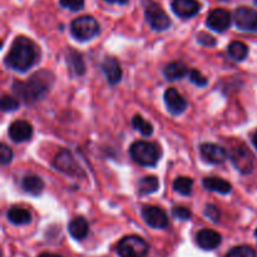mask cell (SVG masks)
Instances as JSON below:
<instances>
[{
	"label": "cell",
	"mask_w": 257,
	"mask_h": 257,
	"mask_svg": "<svg viewBox=\"0 0 257 257\" xmlns=\"http://www.w3.org/2000/svg\"><path fill=\"white\" fill-rule=\"evenodd\" d=\"M231 160H232L233 165L237 168L240 172L247 173L252 170L253 166V155L250 152L246 146H241V147L235 148L231 155Z\"/></svg>",
	"instance_id": "obj_11"
},
{
	"label": "cell",
	"mask_w": 257,
	"mask_h": 257,
	"mask_svg": "<svg viewBox=\"0 0 257 257\" xmlns=\"http://www.w3.org/2000/svg\"><path fill=\"white\" fill-rule=\"evenodd\" d=\"M59 3L63 8H67L73 12H78L84 5V0H60Z\"/></svg>",
	"instance_id": "obj_32"
},
{
	"label": "cell",
	"mask_w": 257,
	"mask_h": 257,
	"mask_svg": "<svg viewBox=\"0 0 257 257\" xmlns=\"http://www.w3.org/2000/svg\"><path fill=\"white\" fill-rule=\"evenodd\" d=\"M206 24L215 32H225L231 25V14L227 10L221 9V8L213 9L212 12L208 13Z\"/></svg>",
	"instance_id": "obj_9"
},
{
	"label": "cell",
	"mask_w": 257,
	"mask_h": 257,
	"mask_svg": "<svg viewBox=\"0 0 257 257\" xmlns=\"http://www.w3.org/2000/svg\"><path fill=\"white\" fill-rule=\"evenodd\" d=\"M132 125L136 131H138V132H140L142 136H145V137H150V136H152L153 133L152 124L148 123L142 115L140 114L135 115L132 119Z\"/></svg>",
	"instance_id": "obj_27"
},
{
	"label": "cell",
	"mask_w": 257,
	"mask_h": 257,
	"mask_svg": "<svg viewBox=\"0 0 257 257\" xmlns=\"http://www.w3.org/2000/svg\"><path fill=\"white\" fill-rule=\"evenodd\" d=\"M19 108V102L14 97L10 95H3L2 98V109L4 112H13Z\"/></svg>",
	"instance_id": "obj_29"
},
{
	"label": "cell",
	"mask_w": 257,
	"mask_h": 257,
	"mask_svg": "<svg viewBox=\"0 0 257 257\" xmlns=\"http://www.w3.org/2000/svg\"><path fill=\"white\" fill-rule=\"evenodd\" d=\"M54 167L65 175L74 176L79 173V167L69 151H62L58 153L54 160Z\"/></svg>",
	"instance_id": "obj_13"
},
{
	"label": "cell",
	"mask_w": 257,
	"mask_h": 257,
	"mask_svg": "<svg viewBox=\"0 0 257 257\" xmlns=\"http://www.w3.org/2000/svg\"><path fill=\"white\" fill-rule=\"evenodd\" d=\"M198 246L203 250H215L220 246L222 237L218 232L216 231L210 230V228H203L196 236Z\"/></svg>",
	"instance_id": "obj_16"
},
{
	"label": "cell",
	"mask_w": 257,
	"mask_h": 257,
	"mask_svg": "<svg viewBox=\"0 0 257 257\" xmlns=\"http://www.w3.org/2000/svg\"><path fill=\"white\" fill-rule=\"evenodd\" d=\"M188 73V68L182 62H172L166 65L165 77L168 80H178Z\"/></svg>",
	"instance_id": "obj_22"
},
{
	"label": "cell",
	"mask_w": 257,
	"mask_h": 257,
	"mask_svg": "<svg viewBox=\"0 0 257 257\" xmlns=\"http://www.w3.org/2000/svg\"><path fill=\"white\" fill-rule=\"evenodd\" d=\"M72 35L79 42H87L93 39L99 33V24L97 20L89 15H83L72 22L70 25Z\"/></svg>",
	"instance_id": "obj_4"
},
{
	"label": "cell",
	"mask_w": 257,
	"mask_h": 257,
	"mask_svg": "<svg viewBox=\"0 0 257 257\" xmlns=\"http://www.w3.org/2000/svg\"><path fill=\"white\" fill-rule=\"evenodd\" d=\"M165 103L168 112L173 115H178L183 113L187 108V102L185 98L177 92L176 88H168L165 92Z\"/></svg>",
	"instance_id": "obj_12"
},
{
	"label": "cell",
	"mask_w": 257,
	"mask_h": 257,
	"mask_svg": "<svg viewBox=\"0 0 257 257\" xmlns=\"http://www.w3.org/2000/svg\"><path fill=\"white\" fill-rule=\"evenodd\" d=\"M52 78L53 75L48 70H40L34 73L27 82H15L13 89L25 102H35L48 92Z\"/></svg>",
	"instance_id": "obj_2"
},
{
	"label": "cell",
	"mask_w": 257,
	"mask_h": 257,
	"mask_svg": "<svg viewBox=\"0 0 257 257\" xmlns=\"http://www.w3.org/2000/svg\"><path fill=\"white\" fill-rule=\"evenodd\" d=\"M228 55L232 58L236 62H241V60L245 59L248 54V48L245 43L242 42H232L227 48Z\"/></svg>",
	"instance_id": "obj_24"
},
{
	"label": "cell",
	"mask_w": 257,
	"mask_h": 257,
	"mask_svg": "<svg viewBox=\"0 0 257 257\" xmlns=\"http://www.w3.org/2000/svg\"><path fill=\"white\" fill-rule=\"evenodd\" d=\"M145 9L146 19L150 23L153 30L162 32V30L168 29L171 27V19L157 3L152 2V0H146Z\"/></svg>",
	"instance_id": "obj_6"
},
{
	"label": "cell",
	"mask_w": 257,
	"mask_h": 257,
	"mask_svg": "<svg viewBox=\"0 0 257 257\" xmlns=\"http://www.w3.org/2000/svg\"><path fill=\"white\" fill-rule=\"evenodd\" d=\"M252 142H253V146H255L256 150H257V131H256L255 135H253V137H252Z\"/></svg>",
	"instance_id": "obj_37"
},
{
	"label": "cell",
	"mask_w": 257,
	"mask_h": 257,
	"mask_svg": "<svg viewBox=\"0 0 257 257\" xmlns=\"http://www.w3.org/2000/svg\"><path fill=\"white\" fill-rule=\"evenodd\" d=\"M201 157L208 163L212 165H221L227 158L226 150L221 146L215 145V143H203L200 146Z\"/></svg>",
	"instance_id": "obj_10"
},
{
	"label": "cell",
	"mask_w": 257,
	"mask_h": 257,
	"mask_svg": "<svg viewBox=\"0 0 257 257\" xmlns=\"http://www.w3.org/2000/svg\"><path fill=\"white\" fill-rule=\"evenodd\" d=\"M255 236H256V238H257V230H256V232H255Z\"/></svg>",
	"instance_id": "obj_39"
},
{
	"label": "cell",
	"mask_w": 257,
	"mask_h": 257,
	"mask_svg": "<svg viewBox=\"0 0 257 257\" xmlns=\"http://www.w3.org/2000/svg\"><path fill=\"white\" fill-rule=\"evenodd\" d=\"M142 217L148 226L153 228H166L168 226V216L157 206H143Z\"/></svg>",
	"instance_id": "obj_7"
},
{
	"label": "cell",
	"mask_w": 257,
	"mask_h": 257,
	"mask_svg": "<svg viewBox=\"0 0 257 257\" xmlns=\"http://www.w3.org/2000/svg\"><path fill=\"white\" fill-rule=\"evenodd\" d=\"M8 220L14 225H27L32 221V216H30L29 211L25 208L18 207V206H13L8 211Z\"/></svg>",
	"instance_id": "obj_21"
},
{
	"label": "cell",
	"mask_w": 257,
	"mask_h": 257,
	"mask_svg": "<svg viewBox=\"0 0 257 257\" xmlns=\"http://www.w3.org/2000/svg\"><path fill=\"white\" fill-rule=\"evenodd\" d=\"M12 158L13 151L5 143H2V146H0V161H2V165L5 166L8 163H10L12 162Z\"/></svg>",
	"instance_id": "obj_31"
},
{
	"label": "cell",
	"mask_w": 257,
	"mask_h": 257,
	"mask_svg": "<svg viewBox=\"0 0 257 257\" xmlns=\"http://www.w3.org/2000/svg\"><path fill=\"white\" fill-rule=\"evenodd\" d=\"M67 63L68 65H69L70 70H72L75 75H82L83 73L85 72V65L82 54L74 52V50H69V52H68Z\"/></svg>",
	"instance_id": "obj_23"
},
{
	"label": "cell",
	"mask_w": 257,
	"mask_h": 257,
	"mask_svg": "<svg viewBox=\"0 0 257 257\" xmlns=\"http://www.w3.org/2000/svg\"><path fill=\"white\" fill-rule=\"evenodd\" d=\"M39 257H62V256L54 255V253H42Z\"/></svg>",
	"instance_id": "obj_36"
},
{
	"label": "cell",
	"mask_w": 257,
	"mask_h": 257,
	"mask_svg": "<svg viewBox=\"0 0 257 257\" xmlns=\"http://www.w3.org/2000/svg\"><path fill=\"white\" fill-rule=\"evenodd\" d=\"M102 70L107 77L109 84H118L122 79V69L118 60L113 57H107L102 63Z\"/></svg>",
	"instance_id": "obj_17"
},
{
	"label": "cell",
	"mask_w": 257,
	"mask_h": 257,
	"mask_svg": "<svg viewBox=\"0 0 257 257\" xmlns=\"http://www.w3.org/2000/svg\"><path fill=\"white\" fill-rule=\"evenodd\" d=\"M198 42L202 43L205 45H215L216 40L215 38H212L211 35H208L207 33H200L198 34Z\"/></svg>",
	"instance_id": "obj_35"
},
{
	"label": "cell",
	"mask_w": 257,
	"mask_h": 257,
	"mask_svg": "<svg viewBox=\"0 0 257 257\" xmlns=\"http://www.w3.org/2000/svg\"><path fill=\"white\" fill-rule=\"evenodd\" d=\"M173 216H175L176 218H178V220H188V218H191V216H192V212H191L188 208L183 207V206H176L175 208H173Z\"/></svg>",
	"instance_id": "obj_33"
},
{
	"label": "cell",
	"mask_w": 257,
	"mask_h": 257,
	"mask_svg": "<svg viewBox=\"0 0 257 257\" xmlns=\"http://www.w3.org/2000/svg\"><path fill=\"white\" fill-rule=\"evenodd\" d=\"M37 58V48L34 43L27 37H18L13 42L9 53L5 57V64L17 72L29 69Z\"/></svg>",
	"instance_id": "obj_1"
},
{
	"label": "cell",
	"mask_w": 257,
	"mask_h": 257,
	"mask_svg": "<svg viewBox=\"0 0 257 257\" xmlns=\"http://www.w3.org/2000/svg\"><path fill=\"white\" fill-rule=\"evenodd\" d=\"M172 10L177 17L188 19L200 12V3L197 0H173Z\"/></svg>",
	"instance_id": "obj_14"
},
{
	"label": "cell",
	"mask_w": 257,
	"mask_h": 257,
	"mask_svg": "<svg viewBox=\"0 0 257 257\" xmlns=\"http://www.w3.org/2000/svg\"><path fill=\"white\" fill-rule=\"evenodd\" d=\"M205 215L207 216L210 220L212 221H218V218H220V211L217 210V207L213 205H207L206 206V210H205Z\"/></svg>",
	"instance_id": "obj_34"
},
{
	"label": "cell",
	"mask_w": 257,
	"mask_h": 257,
	"mask_svg": "<svg viewBox=\"0 0 257 257\" xmlns=\"http://www.w3.org/2000/svg\"><path fill=\"white\" fill-rule=\"evenodd\" d=\"M88 230H89L88 222L83 217H75L68 225V231L75 240H84L88 235Z\"/></svg>",
	"instance_id": "obj_18"
},
{
	"label": "cell",
	"mask_w": 257,
	"mask_h": 257,
	"mask_svg": "<svg viewBox=\"0 0 257 257\" xmlns=\"http://www.w3.org/2000/svg\"><path fill=\"white\" fill-rule=\"evenodd\" d=\"M33 136V127L27 120H15L9 127V137L14 142H25Z\"/></svg>",
	"instance_id": "obj_15"
},
{
	"label": "cell",
	"mask_w": 257,
	"mask_h": 257,
	"mask_svg": "<svg viewBox=\"0 0 257 257\" xmlns=\"http://www.w3.org/2000/svg\"><path fill=\"white\" fill-rule=\"evenodd\" d=\"M190 80L193 84L198 85V87H203V85L207 84V78H206L202 73L198 72V70L196 69H191Z\"/></svg>",
	"instance_id": "obj_30"
},
{
	"label": "cell",
	"mask_w": 257,
	"mask_h": 257,
	"mask_svg": "<svg viewBox=\"0 0 257 257\" xmlns=\"http://www.w3.org/2000/svg\"><path fill=\"white\" fill-rule=\"evenodd\" d=\"M203 187L207 188L208 191L222 193V195L230 193L231 188H232L230 182H227V181L220 177H206L203 180Z\"/></svg>",
	"instance_id": "obj_19"
},
{
	"label": "cell",
	"mask_w": 257,
	"mask_h": 257,
	"mask_svg": "<svg viewBox=\"0 0 257 257\" xmlns=\"http://www.w3.org/2000/svg\"><path fill=\"white\" fill-rule=\"evenodd\" d=\"M22 187L27 193H30L33 196H38L42 193L43 188H44V182L38 176L28 175L23 178Z\"/></svg>",
	"instance_id": "obj_20"
},
{
	"label": "cell",
	"mask_w": 257,
	"mask_h": 257,
	"mask_svg": "<svg viewBox=\"0 0 257 257\" xmlns=\"http://www.w3.org/2000/svg\"><path fill=\"white\" fill-rule=\"evenodd\" d=\"M150 250L148 243L140 236H125L118 245L120 257H146Z\"/></svg>",
	"instance_id": "obj_5"
},
{
	"label": "cell",
	"mask_w": 257,
	"mask_h": 257,
	"mask_svg": "<svg viewBox=\"0 0 257 257\" xmlns=\"http://www.w3.org/2000/svg\"><path fill=\"white\" fill-rule=\"evenodd\" d=\"M255 3H256V4H257V0H255Z\"/></svg>",
	"instance_id": "obj_40"
},
{
	"label": "cell",
	"mask_w": 257,
	"mask_h": 257,
	"mask_svg": "<svg viewBox=\"0 0 257 257\" xmlns=\"http://www.w3.org/2000/svg\"><path fill=\"white\" fill-rule=\"evenodd\" d=\"M225 257H257L255 250L251 246L242 245L233 247L232 250L228 251Z\"/></svg>",
	"instance_id": "obj_28"
},
{
	"label": "cell",
	"mask_w": 257,
	"mask_h": 257,
	"mask_svg": "<svg viewBox=\"0 0 257 257\" xmlns=\"http://www.w3.org/2000/svg\"><path fill=\"white\" fill-rule=\"evenodd\" d=\"M193 180L190 177H177L173 182V188L176 192L183 196H190L192 193Z\"/></svg>",
	"instance_id": "obj_26"
},
{
	"label": "cell",
	"mask_w": 257,
	"mask_h": 257,
	"mask_svg": "<svg viewBox=\"0 0 257 257\" xmlns=\"http://www.w3.org/2000/svg\"><path fill=\"white\" fill-rule=\"evenodd\" d=\"M104 2H107V3H117V0H104Z\"/></svg>",
	"instance_id": "obj_38"
},
{
	"label": "cell",
	"mask_w": 257,
	"mask_h": 257,
	"mask_svg": "<svg viewBox=\"0 0 257 257\" xmlns=\"http://www.w3.org/2000/svg\"><path fill=\"white\" fill-rule=\"evenodd\" d=\"M158 187H160V181L156 176H146L141 180L138 190H140V195L146 196L155 193L158 190Z\"/></svg>",
	"instance_id": "obj_25"
},
{
	"label": "cell",
	"mask_w": 257,
	"mask_h": 257,
	"mask_svg": "<svg viewBox=\"0 0 257 257\" xmlns=\"http://www.w3.org/2000/svg\"><path fill=\"white\" fill-rule=\"evenodd\" d=\"M235 23L238 29L246 32H257V12L247 7L237 8L235 12Z\"/></svg>",
	"instance_id": "obj_8"
},
{
	"label": "cell",
	"mask_w": 257,
	"mask_h": 257,
	"mask_svg": "<svg viewBox=\"0 0 257 257\" xmlns=\"http://www.w3.org/2000/svg\"><path fill=\"white\" fill-rule=\"evenodd\" d=\"M131 157L138 165L145 167H152L157 165L161 157V148L156 143L147 141H137L130 148Z\"/></svg>",
	"instance_id": "obj_3"
}]
</instances>
